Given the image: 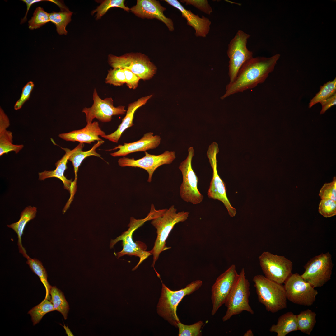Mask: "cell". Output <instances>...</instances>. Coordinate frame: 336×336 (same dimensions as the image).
<instances>
[{"label": "cell", "mask_w": 336, "mask_h": 336, "mask_svg": "<svg viewBox=\"0 0 336 336\" xmlns=\"http://www.w3.org/2000/svg\"><path fill=\"white\" fill-rule=\"evenodd\" d=\"M280 56L277 54L268 58L253 57L246 62L239 69L235 80L227 85L226 92L221 99L252 89L263 83L273 71Z\"/></svg>", "instance_id": "1"}, {"label": "cell", "mask_w": 336, "mask_h": 336, "mask_svg": "<svg viewBox=\"0 0 336 336\" xmlns=\"http://www.w3.org/2000/svg\"><path fill=\"white\" fill-rule=\"evenodd\" d=\"M160 297L157 306L158 314L171 325L177 327L180 322L176 311L177 306L182 299L198 290L202 286V281L200 280L193 281L183 288L172 291L162 282Z\"/></svg>", "instance_id": "2"}, {"label": "cell", "mask_w": 336, "mask_h": 336, "mask_svg": "<svg viewBox=\"0 0 336 336\" xmlns=\"http://www.w3.org/2000/svg\"><path fill=\"white\" fill-rule=\"evenodd\" d=\"M174 205L167 209L161 216L152 220L151 224L156 229L157 237L154 246L150 251L153 256L152 266L154 268L156 261L161 252L169 249L166 245V240L175 224L187 220L189 216L188 212H177Z\"/></svg>", "instance_id": "3"}, {"label": "cell", "mask_w": 336, "mask_h": 336, "mask_svg": "<svg viewBox=\"0 0 336 336\" xmlns=\"http://www.w3.org/2000/svg\"><path fill=\"white\" fill-rule=\"evenodd\" d=\"M253 281L259 301L266 310L276 313L287 307V298L284 286L271 280L265 276L257 275Z\"/></svg>", "instance_id": "4"}, {"label": "cell", "mask_w": 336, "mask_h": 336, "mask_svg": "<svg viewBox=\"0 0 336 336\" xmlns=\"http://www.w3.org/2000/svg\"><path fill=\"white\" fill-rule=\"evenodd\" d=\"M250 294V284L246 278L245 269L243 268L238 274L235 283L224 304L227 310L222 318L223 322L243 311L251 314H254L249 304Z\"/></svg>", "instance_id": "5"}, {"label": "cell", "mask_w": 336, "mask_h": 336, "mask_svg": "<svg viewBox=\"0 0 336 336\" xmlns=\"http://www.w3.org/2000/svg\"><path fill=\"white\" fill-rule=\"evenodd\" d=\"M108 62L113 68L128 69L144 80L152 78L157 70L148 57L141 53H128L119 56L110 54Z\"/></svg>", "instance_id": "6"}, {"label": "cell", "mask_w": 336, "mask_h": 336, "mask_svg": "<svg viewBox=\"0 0 336 336\" xmlns=\"http://www.w3.org/2000/svg\"><path fill=\"white\" fill-rule=\"evenodd\" d=\"M333 266L331 254L322 253L307 262L301 276L314 288L320 287L331 279Z\"/></svg>", "instance_id": "7"}, {"label": "cell", "mask_w": 336, "mask_h": 336, "mask_svg": "<svg viewBox=\"0 0 336 336\" xmlns=\"http://www.w3.org/2000/svg\"><path fill=\"white\" fill-rule=\"evenodd\" d=\"M187 157L180 163L179 166L183 177L182 182L180 189V195L184 201L197 204L202 201L203 196L198 189V179L192 167V161L194 155L193 147H189Z\"/></svg>", "instance_id": "8"}, {"label": "cell", "mask_w": 336, "mask_h": 336, "mask_svg": "<svg viewBox=\"0 0 336 336\" xmlns=\"http://www.w3.org/2000/svg\"><path fill=\"white\" fill-rule=\"evenodd\" d=\"M250 37L249 34L239 30L228 44L227 54L229 59V83L235 80L242 65L253 58V52L247 47L248 40Z\"/></svg>", "instance_id": "9"}, {"label": "cell", "mask_w": 336, "mask_h": 336, "mask_svg": "<svg viewBox=\"0 0 336 336\" xmlns=\"http://www.w3.org/2000/svg\"><path fill=\"white\" fill-rule=\"evenodd\" d=\"M259 260L265 276L277 283L282 284L292 273V262L283 256L264 251Z\"/></svg>", "instance_id": "10"}, {"label": "cell", "mask_w": 336, "mask_h": 336, "mask_svg": "<svg viewBox=\"0 0 336 336\" xmlns=\"http://www.w3.org/2000/svg\"><path fill=\"white\" fill-rule=\"evenodd\" d=\"M284 283L287 299L291 302L309 306L315 301L317 291L298 273H292Z\"/></svg>", "instance_id": "11"}, {"label": "cell", "mask_w": 336, "mask_h": 336, "mask_svg": "<svg viewBox=\"0 0 336 336\" xmlns=\"http://www.w3.org/2000/svg\"><path fill=\"white\" fill-rule=\"evenodd\" d=\"M93 100L92 106L85 107L82 111L85 114L87 124L92 123L95 118L102 122H109L111 120L113 116L123 115L127 111L124 106L114 107L111 97L102 99L96 89L93 91Z\"/></svg>", "instance_id": "12"}, {"label": "cell", "mask_w": 336, "mask_h": 336, "mask_svg": "<svg viewBox=\"0 0 336 336\" xmlns=\"http://www.w3.org/2000/svg\"><path fill=\"white\" fill-rule=\"evenodd\" d=\"M238 275L236 266L232 264L216 279L211 288L212 315H214L218 309L225 304Z\"/></svg>", "instance_id": "13"}, {"label": "cell", "mask_w": 336, "mask_h": 336, "mask_svg": "<svg viewBox=\"0 0 336 336\" xmlns=\"http://www.w3.org/2000/svg\"><path fill=\"white\" fill-rule=\"evenodd\" d=\"M144 153L145 156L137 160L123 157L118 160V165L122 167H138L145 170L148 174L147 182L150 183L156 169L161 165L170 164L176 158L174 151H166L157 155L150 154L146 151Z\"/></svg>", "instance_id": "14"}, {"label": "cell", "mask_w": 336, "mask_h": 336, "mask_svg": "<svg viewBox=\"0 0 336 336\" xmlns=\"http://www.w3.org/2000/svg\"><path fill=\"white\" fill-rule=\"evenodd\" d=\"M166 8L156 0H137L136 5L130 8L131 12L137 16L143 19H158L164 23L169 30H174L172 20L167 17L163 12Z\"/></svg>", "instance_id": "15"}, {"label": "cell", "mask_w": 336, "mask_h": 336, "mask_svg": "<svg viewBox=\"0 0 336 336\" xmlns=\"http://www.w3.org/2000/svg\"><path fill=\"white\" fill-rule=\"evenodd\" d=\"M209 162L213 170L212 176L207 192L210 198L217 200L223 203L229 215L233 217L236 215V211L231 205L227 197L225 184L219 176L217 169V155L212 154L208 157Z\"/></svg>", "instance_id": "16"}, {"label": "cell", "mask_w": 336, "mask_h": 336, "mask_svg": "<svg viewBox=\"0 0 336 336\" xmlns=\"http://www.w3.org/2000/svg\"><path fill=\"white\" fill-rule=\"evenodd\" d=\"M83 143H80L74 148L71 150L68 148L61 147L65 151V154L63 157L58 160L55 164L56 168L54 170L47 171L39 172L38 173L39 180H40L52 177L59 179L63 182L64 189L69 191L70 197L67 203L70 205L73 198L75 191L73 187V182L71 180L67 179L64 175L65 171L67 169V164L70 155L77 149L84 147Z\"/></svg>", "instance_id": "17"}, {"label": "cell", "mask_w": 336, "mask_h": 336, "mask_svg": "<svg viewBox=\"0 0 336 336\" xmlns=\"http://www.w3.org/2000/svg\"><path fill=\"white\" fill-rule=\"evenodd\" d=\"M161 138L157 135L153 136V133L148 132L144 134L139 140L133 142L119 145L114 148L107 151L118 149L117 151L111 153L113 157L124 156L131 153L139 151H146L149 149L156 148L160 143Z\"/></svg>", "instance_id": "18"}, {"label": "cell", "mask_w": 336, "mask_h": 336, "mask_svg": "<svg viewBox=\"0 0 336 336\" xmlns=\"http://www.w3.org/2000/svg\"><path fill=\"white\" fill-rule=\"evenodd\" d=\"M105 135L100 127L98 122L94 121L90 124H87L86 126L82 129L60 133L58 136L67 141L78 142L80 143L91 144L96 141L102 140L99 136L102 137Z\"/></svg>", "instance_id": "19"}, {"label": "cell", "mask_w": 336, "mask_h": 336, "mask_svg": "<svg viewBox=\"0 0 336 336\" xmlns=\"http://www.w3.org/2000/svg\"><path fill=\"white\" fill-rule=\"evenodd\" d=\"M164 1L180 11L182 16L186 19L187 24L194 29L196 36L206 37L209 32L211 23L208 18L203 16L201 18L198 15L193 13L190 10L185 9L177 0H165Z\"/></svg>", "instance_id": "20"}, {"label": "cell", "mask_w": 336, "mask_h": 336, "mask_svg": "<svg viewBox=\"0 0 336 336\" xmlns=\"http://www.w3.org/2000/svg\"><path fill=\"white\" fill-rule=\"evenodd\" d=\"M152 95L142 97L137 101L128 105L126 115L122 119L117 129L112 133L105 135L102 137L114 143H118L124 131L133 125V120L136 110L145 104Z\"/></svg>", "instance_id": "21"}, {"label": "cell", "mask_w": 336, "mask_h": 336, "mask_svg": "<svg viewBox=\"0 0 336 336\" xmlns=\"http://www.w3.org/2000/svg\"><path fill=\"white\" fill-rule=\"evenodd\" d=\"M151 216L148 215L143 219H136L133 217H131L130 222L128 225V230L117 237L115 239L111 240L110 244V248H113L114 245L120 240L126 241L131 246L137 250L144 252L146 251L147 247L145 244L141 242H134L132 239V235L134 231L142 226L145 222L151 220Z\"/></svg>", "instance_id": "22"}, {"label": "cell", "mask_w": 336, "mask_h": 336, "mask_svg": "<svg viewBox=\"0 0 336 336\" xmlns=\"http://www.w3.org/2000/svg\"><path fill=\"white\" fill-rule=\"evenodd\" d=\"M36 212V207L30 206L27 207L21 212L20 219L18 222L7 225L8 227L12 229L17 234L19 251L23 256L27 253L22 244L21 236L26 224L35 217Z\"/></svg>", "instance_id": "23"}, {"label": "cell", "mask_w": 336, "mask_h": 336, "mask_svg": "<svg viewBox=\"0 0 336 336\" xmlns=\"http://www.w3.org/2000/svg\"><path fill=\"white\" fill-rule=\"evenodd\" d=\"M298 330L296 315L288 312L282 315L277 323L271 327L269 331L277 334V336H286L288 333Z\"/></svg>", "instance_id": "24"}, {"label": "cell", "mask_w": 336, "mask_h": 336, "mask_svg": "<svg viewBox=\"0 0 336 336\" xmlns=\"http://www.w3.org/2000/svg\"><path fill=\"white\" fill-rule=\"evenodd\" d=\"M104 142V141L103 140L98 141L90 150L87 151H83L82 149L83 148H81L74 152L70 156L68 160L72 163L75 173V180L73 182V185L75 191L77 178V173L79 167L82 161L89 156H94L102 158L100 155L96 152V150Z\"/></svg>", "instance_id": "25"}, {"label": "cell", "mask_w": 336, "mask_h": 336, "mask_svg": "<svg viewBox=\"0 0 336 336\" xmlns=\"http://www.w3.org/2000/svg\"><path fill=\"white\" fill-rule=\"evenodd\" d=\"M25 257L27 259L26 263L28 265L31 270L39 277L45 287L46 290L45 299L50 301L51 296L50 291L52 286L48 281L47 272L42 263L37 259L30 258L27 254Z\"/></svg>", "instance_id": "26"}, {"label": "cell", "mask_w": 336, "mask_h": 336, "mask_svg": "<svg viewBox=\"0 0 336 336\" xmlns=\"http://www.w3.org/2000/svg\"><path fill=\"white\" fill-rule=\"evenodd\" d=\"M298 330L310 335L316 323V314L308 309L296 315Z\"/></svg>", "instance_id": "27"}, {"label": "cell", "mask_w": 336, "mask_h": 336, "mask_svg": "<svg viewBox=\"0 0 336 336\" xmlns=\"http://www.w3.org/2000/svg\"><path fill=\"white\" fill-rule=\"evenodd\" d=\"M50 301L52 303L55 310L60 312L65 320L67 318L69 311V306L65 298L63 292L56 286H52L50 291Z\"/></svg>", "instance_id": "28"}, {"label": "cell", "mask_w": 336, "mask_h": 336, "mask_svg": "<svg viewBox=\"0 0 336 336\" xmlns=\"http://www.w3.org/2000/svg\"><path fill=\"white\" fill-rule=\"evenodd\" d=\"M72 14V12L69 10L58 12H53L49 13L50 21L56 25V31L59 35H67L66 27L71 20Z\"/></svg>", "instance_id": "29"}, {"label": "cell", "mask_w": 336, "mask_h": 336, "mask_svg": "<svg viewBox=\"0 0 336 336\" xmlns=\"http://www.w3.org/2000/svg\"><path fill=\"white\" fill-rule=\"evenodd\" d=\"M11 132L5 130L0 133V156L11 151L18 153L24 147L23 144H14Z\"/></svg>", "instance_id": "30"}, {"label": "cell", "mask_w": 336, "mask_h": 336, "mask_svg": "<svg viewBox=\"0 0 336 336\" xmlns=\"http://www.w3.org/2000/svg\"><path fill=\"white\" fill-rule=\"evenodd\" d=\"M54 310L50 301L44 298L40 303L30 310L28 314L30 315L33 325H35L39 322L45 314Z\"/></svg>", "instance_id": "31"}, {"label": "cell", "mask_w": 336, "mask_h": 336, "mask_svg": "<svg viewBox=\"0 0 336 336\" xmlns=\"http://www.w3.org/2000/svg\"><path fill=\"white\" fill-rule=\"evenodd\" d=\"M336 91V78L332 81H329L320 87L319 91L316 93L315 96L312 99L309 104V108H310L317 103L330 97Z\"/></svg>", "instance_id": "32"}, {"label": "cell", "mask_w": 336, "mask_h": 336, "mask_svg": "<svg viewBox=\"0 0 336 336\" xmlns=\"http://www.w3.org/2000/svg\"><path fill=\"white\" fill-rule=\"evenodd\" d=\"M122 245L123 247L122 250L115 254L117 259L125 255L135 256L139 258V262L133 269V270H136L143 261L152 255L150 251H146L142 252L137 250L124 240L122 241Z\"/></svg>", "instance_id": "33"}, {"label": "cell", "mask_w": 336, "mask_h": 336, "mask_svg": "<svg viewBox=\"0 0 336 336\" xmlns=\"http://www.w3.org/2000/svg\"><path fill=\"white\" fill-rule=\"evenodd\" d=\"M124 1V0H104L101 2L100 4L96 9L92 11V14L96 12V19H99L106 13L110 8L112 7H119L127 12H129L130 8L125 5Z\"/></svg>", "instance_id": "34"}, {"label": "cell", "mask_w": 336, "mask_h": 336, "mask_svg": "<svg viewBox=\"0 0 336 336\" xmlns=\"http://www.w3.org/2000/svg\"><path fill=\"white\" fill-rule=\"evenodd\" d=\"M50 21L49 13L43 8L39 7L35 9L33 16L28 21L29 28L31 30L37 29Z\"/></svg>", "instance_id": "35"}, {"label": "cell", "mask_w": 336, "mask_h": 336, "mask_svg": "<svg viewBox=\"0 0 336 336\" xmlns=\"http://www.w3.org/2000/svg\"><path fill=\"white\" fill-rule=\"evenodd\" d=\"M204 324L203 321H199L191 325H185L180 322L178 323L179 336H200L202 335L201 329Z\"/></svg>", "instance_id": "36"}, {"label": "cell", "mask_w": 336, "mask_h": 336, "mask_svg": "<svg viewBox=\"0 0 336 336\" xmlns=\"http://www.w3.org/2000/svg\"><path fill=\"white\" fill-rule=\"evenodd\" d=\"M105 82L116 86H120L126 83L125 76L123 69L119 68L110 69L108 71Z\"/></svg>", "instance_id": "37"}, {"label": "cell", "mask_w": 336, "mask_h": 336, "mask_svg": "<svg viewBox=\"0 0 336 336\" xmlns=\"http://www.w3.org/2000/svg\"><path fill=\"white\" fill-rule=\"evenodd\" d=\"M318 211L324 217L328 218L336 215V202L331 199H322Z\"/></svg>", "instance_id": "38"}, {"label": "cell", "mask_w": 336, "mask_h": 336, "mask_svg": "<svg viewBox=\"0 0 336 336\" xmlns=\"http://www.w3.org/2000/svg\"><path fill=\"white\" fill-rule=\"evenodd\" d=\"M319 196L321 199H331L336 201V178L332 181L324 184L321 189Z\"/></svg>", "instance_id": "39"}, {"label": "cell", "mask_w": 336, "mask_h": 336, "mask_svg": "<svg viewBox=\"0 0 336 336\" xmlns=\"http://www.w3.org/2000/svg\"><path fill=\"white\" fill-rule=\"evenodd\" d=\"M34 84L32 81L28 82L23 87L21 96L14 106L15 110L21 109L24 103L29 100L30 95L34 87Z\"/></svg>", "instance_id": "40"}, {"label": "cell", "mask_w": 336, "mask_h": 336, "mask_svg": "<svg viewBox=\"0 0 336 336\" xmlns=\"http://www.w3.org/2000/svg\"><path fill=\"white\" fill-rule=\"evenodd\" d=\"M180 1L186 5L193 6L206 14L210 15L212 12V9L207 0H182Z\"/></svg>", "instance_id": "41"}, {"label": "cell", "mask_w": 336, "mask_h": 336, "mask_svg": "<svg viewBox=\"0 0 336 336\" xmlns=\"http://www.w3.org/2000/svg\"><path fill=\"white\" fill-rule=\"evenodd\" d=\"M125 76L126 84L130 89H135L138 86L140 78L129 70L123 69Z\"/></svg>", "instance_id": "42"}, {"label": "cell", "mask_w": 336, "mask_h": 336, "mask_svg": "<svg viewBox=\"0 0 336 336\" xmlns=\"http://www.w3.org/2000/svg\"><path fill=\"white\" fill-rule=\"evenodd\" d=\"M320 103L322 106V109L320 112V114H323L326 111L332 106L336 104V93L334 94L326 99L322 101Z\"/></svg>", "instance_id": "43"}, {"label": "cell", "mask_w": 336, "mask_h": 336, "mask_svg": "<svg viewBox=\"0 0 336 336\" xmlns=\"http://www.w3.org/2000/svg\"><path fill=\"white\" fill-rule=\"evenodd\" d=\"M10 125L9 118L3 110L0 108V132L6 130Z\"/></svg>", "instance_id": "44"}, {"label": "cell", "mask_w": 336, "mask_h": 336, "mask_svg": "<svg viewBox=\"0 0 336 336\" xmlns=\"http://www.w3.org/2000/svg\"><path fill=\"white\" fill-rule=\"evenodd\" d=\"M64 328L66 334L68 336H73V334L68 328V326H66L65 325L63 326Z\"/></svg>", "instance_id": "45"}, {"label": "cell", "mask_w": 336, "mask_h": 336, "mask_svg": "<svg viewBox=\"0 0 336 336\" xmlns=\"http://www.w3.org/2000/svg\"><path fill=\"white\" fill-rule=\"evenodd\" d=\"M244 336H253L254 334L252 330L249 329L243 335Z\"/></svg>", "instance_id": "46"}]
</instances>
